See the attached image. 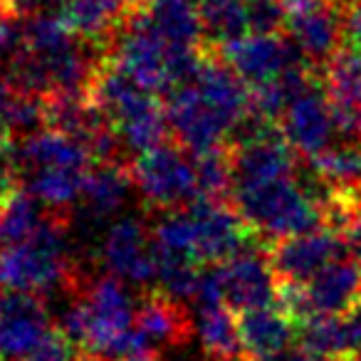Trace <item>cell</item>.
Masks as SVG:
<instances>
[{"label":"cell","instance_id":"obj_33","mask_svg":"<svg viewBox=\"0 0 361 361\" xmlns=\"http://www.w3.org/2000/svg\"><path fill=\"white\" fill-rule=\"evenodd\" d=\"M20 37H23V32L13 25L11 13H6L3 8H0V55H3V52L18 50Z\"/></svg>","mask_w":361,"mask_h":361},{"label":"cell","instance_id":"obj_26","mask_svg":"<svg viewBox=\"0 0 361 361\" xmlns=\"http://www.w3.org/2000/svg\"><path fill=\"white\" fill-rule=\"evenodd\" d=\"M87 171L90 169H70V166L25 169V191L32 193L45 208H67L77 198H82Z\"/></svg>","mask_w":361,"mask_h":361},{"label":"cell","instance_id":"obj_21","mask_svg":"<svg viewBox=\"0 0 361 361\" xmlns=\"http://www.w3.org/2000/svg\"><path fill=\"white\" fill-rule=\"evenodd\" d=\"M136 329L151 341L180 346L191 339L196 326L183 300H176L166 292H154L136 305Z\"/></svg>","mask_w":361,"mask_h":361},{"label":"cell","instance_id":"obj_34","mask_svg":"<svg viewBox=\"0 0 361 361\" xmlns=\"http://www.w3.org/2000/svg\"><path fill=\"white\" fill-rule=\"evenodd\" d=\"M344 238H346V245H349V255L361 267V213H354L349 218V223L344 228Z\"/></svg>","mask_w":361,"mask_h":361},{"label":"cell","instance_id":"obj_27","mask_svg":"<svg viewBox=\"0 0 361 361\" xmlns=\"http://www.w3.org/2000/svg\"><path fill=\"white\" fill-rule=\"evenodd\" d=\"M42 203L20 188L0 193V247L27 240L42 228Z\"/></svg>","mask_w":361,"mask_h":361},{"label":"cell","instance_id":"obj_24","mask_svg":"<svg viewBox=\"0 0 361 361\" xmlns=\"http://www.w3.org/2000/svg\"><path fill=\"white\" fill-rule=\"evenodd\" d=\"M198 336L211 361H245L238 319L228 305L198 307Z\"/></svg>","mask_w":361,"mask_h":361},{"label":"cell","instance_id":"obj_36","mask_svg":"<svg viewBox=\"0 0 361 361\" xmlns=\"http://www.w3.org/2000/svg\"><path fill=\"white\" fill-rule=\"evenodd\" d=\"M285 361H344L341 356H329V354H319V351H310V349H297L287 356Z\"/></svg>","mask_w":361,"mask_h":361},{"label":"cell","instance_id":"obj_7","mask_svg":"<svg viewBox=\"0 0 361 361\" xmlns=\"http://www.w3.org/2000/svg\"><path fill=\"white\" fill-rule=\"evenodd\" d=\"M131 178L141 198L156 208H178L201 198L196 164L176 146L161 144L139 154Z\"/></svg>","mask_w":361,"mask_h":361},{"label":"cell","instance_id":"obj_23","mask_svg":"<svg viewBox=\"0 0 361 361\" xmlns=\"http://www.w3.org/2000/svg\"><path fill=\"white\" fill-rule=\"evenodd\" d=\"M144 13L151 25L176 50L196 52L206 27L198 11V0H146Z\"/></svg>","mask_w":361,"mask_h":361},{"label":"cell","instance_id":"obj_32","mask_svg":"<svg viewBox=\"0 0 361 361\" xmlns=\"http://www.w3.org/2000/svg\"><path fill=\"white\" fill-rule=\"evenodd\" d=\"M344 35L349 47H354L361 55V0L351 3L349 11L344 13Z\"/></svg>","mask_w":361,"mask_h":361},{"label":"cell","instance_id":"obj_6","mask_svg":"<svg viewBox=\"0 0 361 361\" xmlns=\"http://www.w3.org/2000/svg\"><path fill=\"white\" fill-rule=\"evenodd\" d=\"M87 307V344L82 351L109 361L136 326V307L119 277L106 275L77 290Z\"/></svg>","mask_w":361,"mask_h":361},{"label":"cell","instance_id":"obj_38","mask_svg":"<svg viewBox=\"0 0 361 361\" xmlns=\"http://www.w3.org/2000/svg\"><path fill=\"white\" fill-rule=\"evenodd\" d=\"M129 3H146V0H129Z\"/></svg>","mask_w":361,"mask_h":361},{"label":"cell","instance_id":"obj_15","mask_svg":"<svg viewBox=\"0 0 361 361\" xmlns=\"http://www.w3.org/2000/svg\"><path fill=\"white\" fill-rule=\"evenodd\" d=\"M99 257L106 272L131 285H146L156 280L154 238L136 218H121L111 223L102 238Z\"/></svg>","mask_w":361,"mask_h":361},{"label":"cell","instance_id":"obj_17","mask_svg":"<svg viewBox=\"0 0 361 361\" xmlns=\"http://www.w3.org/2000/svg\"><path fill=\"white\" fill-rule=\"evenodd\" d=\"M324 92L341 139H361V55L354 47H341L324 65Z\"/></svg>","mask_w":361,"mask_h":361},{"label":"cell","instance_id":"obj_19","mask_svg":"<svg viewBox=\"0 0 361 361\" xmlns=\"http://www.w3.org/2000/svg\"><path fill=\"white\" fill-rule=\"evenodd\" d=\"M310 164L317 180L329 188L346 216L361 213V139H341V144L329 146Z\"/></svg>","mask_w":361,"mask_h":361},{"label":"cell","instance_id":"obj_12","mask_svg":"<svg viewBox=\"0 0 361 361\" xmlns=\"http://www.w3.org/2000/svg\"><path fill=\"white\" fill-rule=\"evenodd\" d=\"M346 255H349V245H346L344 233L322 226L317 231L277 240V245L272 247L270 262L277 282L305 285L329 262Z\"/></svg>","mask_w":361,"mask_h":361},{"label":"cell","instance_id":"obj_9","mask_svg":"<svg viewBox=\"0 0 361 361\" xmlns=\"http://www.w3.org/2000/svg\"><path fill=\"white\" fill-rule=\"evenodd\" d=\"M285 30L310 65H326L341 50L344 13L336 0H282Z\"/></svg>","mask_w":361,"mask_h":361},{"label":"cell","instance_id":"obj_28","mask_svg":"<svg viewBox=\"0 0 361 361\" xmlns=\"http://www.w3.org/2000/svg\"><path fill=\"white\" fill-rule=\"evenodd\" d=\"M124 3L126 0H62L60 16L77 35L99 37L121 18Z\"/></svg>","mask_w":361,"mask_h":361},{"label":"cell","instance_id":"obj_10","mask_svg":"<svg viewBox=\"0 0 361 361\" xmlns=\"http://www.w3.org/2000/svg\"><path fill=\"white\" fill-rule=\"evenodd\" d=\"M280 119L282 136L295 149V154L305 156V159L324 154L329 146H334L336 136H339V126H336L324 85H319L314 77H310L295 92Z\"/></svg>","mask_w":361,"mask_h":361},{"label":"cell","instance_id":"obj_11","mask_svg":"<svg viewBox=\"0 0 361 361\" xmlns=\"http://www.w3.org/2000/svg\"><path fill=\"white\" fill-rule=\"evenodd\" d=\"M169 129L193 156L223 149V141L235 131V126L221 114L193 82L176 87L166 102Z\"/></svg>","mask_w":361,"mask_h":361},{"label":"cell","instance_id":"obj_2","mask_svg":"<svg viewBox=\"0 0 361 361\" xmlns=\"http://www.w3.org/2000/svg\"><path fill=\"white\" fill-rule=\"evenodd\" d=\"M231 191L235 211L257 235L285 240L324 226V208L319 198L295 176L233 186Z\"/></svg>","mask_w":361,"mask_h":361},{"label":"cell","instance_id":"obj_29","mask_svg":"<svg viewBox=\"0 0 361 361\" xmlns=\"http://www.w3.org/2000/svg\"><path fill=\"white\" fill-rule=\"evenodd\" d=\"M198 11L206 32L218 42L250 32L247 0H198Z\"/></svg>","mask_w":361,"mask_h":361},{"label":"cell","instance_id":"obj_14","mask_svg":"<svg viewBox=\"0 0 361 361\" xmlns=\"http://www.w3.org/2000/svg\"><path fill=\"white\" fill-rule=\"evenodd\" d=\"M216 267L218 282H221L223 300L231 310L245 312L257 307L277 305V275L272 270L270 257H262L257 250L238 252L235 257L221 262Z\"/></svg>","mask_w":361,"mask_h":361},{"label":"cell","instance_id":"obj_20","mask_svg":"<svg viewBox=\"0 0 361 361\" xmlns=\"http://www.w3.org/2000/svg\"><path fill=\"white\" fill-rule=\"evenodd\" d=\"M238 329L247 361H272L297 339V322L280 305L240 312Z\"/></svg>","mask_w":361,"mask_h":361},{"label":"cell","instance_id":"obj_8","mask_svg":"<svg viewBox=\"0 0 361 361\" xmlns=\"http://www.w3.org/2000/svg\"><path fill=\"white\" fill-rule=\"evenodd\" d=\"M221 57L250 90L307 65L290 37L282 40L275 32H245L221 42Z\"/></svg>","mask_w":361,"mask_h":361},{"label":"cell","instance_id":"obj_4","mask_svg":"<svg viewBox=\"0 0 361 361\" xmlns=\"http://www.w3.org/2000/svg\"><path fill=\"white\" fill-rule=\"evenodd\" d=\"M75 285L65 233L55 223L45 221L27 240L0 247V290L42 297Z\"/></svg>","mask_w":361,"mask_h":361},{"label":"cell","instance_id":"obj_13","mask_svg":"<svg viewBox=\"0 0 361 361\" xmlns=\"http://www.w3.org/2000/svg\"><path fill=\"white\" fill-rule=\"evenodd\" d=\"M196 250L201 262L221 265L235 257L238 252L250 247V226L233 208H228L221 198H198L188 206Z\"/></svg>","mask_w":361,"mask_h":361},{"label":"cell","instance_id":"obj_16","mask_svg":"<svg viewBox=\"0 0 361 361\" xmlns=\"http://www.w3.org/2000/svg\"><path fill=\"white\" fill-rule=\"evenodd\" d=\"M0 322H3V359H23L47 339L55 326L40 297L25 292L0 290Z\"/></svg>","mask_w":361,"mask_h":361},{"label":"cell","instance_id":"obj_5","mask_svg":"<svg viewBox=\"0 0 361 361\" xmlns=\"http://www.w3.org/2000/svg\"><path fill=\"white\" fill-rule=\"evenodd\" d=\"M75 35L77 32L60 13L57 16L35 13L23 27L20 50L27 52L45 72L50 94L82 92L90 82V62Z\"/></svg>","mask_w":361,"mask_h":361},{"label":"cell","instance_id":"obj_31","mask_svg":"<svg viewBox=\"0 0 361 361\" xmlns=\"http://www.w3.org/2000/svg\"><path fill=\"white\" fill-rule=\"evenodd\" d=\"M20 361H80V351H77V346L55 326V329L47 334V339L42 341L35 351L23 356Z\"/></svg>","mask_w":361,"mask_h":361},{"label":"cell","instance_id":"obj_1","mask_svg":"<svg viewBox=\"0 0 361 361\" xmlns=\"http://www.w3.org/2000/svg\"><path fill=\"white\" fill-rule=\"evenodd\" d=\"M90 85V102L131 151L144 154L164 144V136L171 131L169 116L166 106L156 102L154 92L136 85L111 62L97 72Z\"/></svg>","mask_w":361,"mask_h":361},{"label":"cell","instance_id":"obj_30","mask_svg":"<svg viewBox=\"0 0 361 361\" xmlns=\"http://www.w3.org/2000/svg\"><path fill=\"white\" fill-rule=\"evenodd\" d=\"M193 164H196L201 198H221L226 191H231L233 166H231V159L223 156V149L193 156Z\"/></svg>","mask_w":361,"mask_h":361},{"label":"cell","instance_id":"obj_18","mask_svg":"<svg viewBox=\"0 0 361 361\" xmlns=\"http://www.w3.org/2000/svg\"><path fill=\"white\" fill-rule=\"evenodd\" d=\"M302 287H305L310 317L346 314L361 305V267L351 255L339 257Z\"/></svg>","mask_w":361,"mask_h":361},{"label":"cell","instance_id":"obj_35","mask_svg":"<svg viewBox=\"0 0 361 361\" xmlns=\"http://www.w3.org/2000/svg\"><path fill=\"white\" fill-rule=\"evenodd\" d=\"M45 0H0V8L11 16H35Z\"/></svg>","mask_w":361,"mask_h":361},{"label":"cell","instance_id":"obj_22","mask_svg":"<svg viewBox=\"0 0 361 361\" xmlns=\"http://www.w3.org/2000/svg\"><path fill=\"white\" fill-rule=\"evenodd\" d=\"M94 159L87 144L62 129H37L27 134L16 161L23 169H40V166H70V169H90Z\"/></svg>","mask_w":361,"mask_h":361},{"label":"cell","instance_id":"obj_37","mask_svg":"<svg viewBox=\"0 0 361 361\" xmlns=\"http://www.w3.org/2000/svg\"><path fill=\"white\" fill-rule=\"evenodd\" d=\"M336 3H349L351 6V3H356V0H336Z\"/></svg>","mask_w":361,"mask_h":361},{"label":"cell","instance_id":"obj_39","mask_svg":"<svg viewBox=\"0 0 361 361\" xmlns=\"http://www.w3.org/2000/svg\"><path fill=\"white\" fill-rule=\"evenodd\" d=\"M0 361H3V359H0Z\"/></svg>","mask_w":361,"mask_h":361},{"label":"cell","instance_id":"obj_25","mask_svg":"<svg viewBox=\"0 0 361 361\" xmlns=\"http://www.w3.org/2000/svg\"><path fill=\"white\" fill-rule=\"evenodd\" d=\"M131 186H134V178H131V173H126V169L104 161L102 166L87 171L82 201H85L90 216L106 218L124 206Z\"/></svg>","mask_w":361,"mask_h":361},{"label":"cell","instance_id":"obj_3","mask_svg":"<svg viewBox=\"0 0 361 361\" xmlns=\"http://www.w3.org/2000/svg\"><path fill=\"white\" fill-rule=\"evenodd\" d=\"M111 65L119 67L144 90L154 94H171L176 87L193 80L201 57L198 52L171 47L141 11L121 27Z\"/></svg>","mask_w":361,"mask_h":361}]
</instances>
